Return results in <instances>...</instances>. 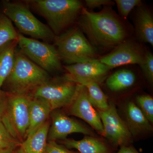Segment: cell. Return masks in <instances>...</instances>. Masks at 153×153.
I'll return each instance as SVG.
<instances>
[{"mask_svg":"<svg viewBox=\"0 0 153 153\" xmlns=\"http://www.w3.org/2000/svg\"><path fill=\"white\" fill-rule=\"evenodd\" d=\"M111 9L94 13L83 8L79 15L78 27L96 49H114L127 39V30Z\"/></svg>","mask_w":153,"mask_h":153,"instance_id":"6da1fadb","label":"cell"},{"mask_svg":"<svg viewBox=\"0 0 153 153\" xmlns=\"http://www.w3.org/2000/svg\"><path fill=\"white\" fill-rule=\"evenodd\" d=\"M44 17L55 36L73 24L79 16L82 5L77 0H27L25 1Z\"/></svg>","mask_w":153,"mask_h":153,"instance_id":"7a4b0ae2","label":"cell"},{"mask_svg":"<svg viewBox=\"0 0 153 153\" xmlns=\"http://www.w3.org/2000/svg\"><path fill=\"white\" fill-rule=\"evenodd\" d=\"M0 120L20 142L26 138L29 125L31 96L27 94H0Z\"/></svg>","mask_w":153,"mask_h":153,"instance_id":"3957f363","label":"cell"},{"mask_svg":"<svg viewBox=\"0 0 153 153\" xmlns=\"http://www.w3.org/2000/svg\"><path fill=\"white\" fill-rule=\"evenodd\" d=\"M53 41L60 60L68 65L97 59V49L78 26L55 36Z\"/></svg>","mask_w":153,"mask_h":153,"instance_id":"277c9868","label":"cell"},{"mask_svg":"<svg viewBox=\"0 0 153 153\" xmlns=\"http://www.w3.org/2000/svg\"><path fill=\"white\" fill-rule=\"evenodd\" d=\"M49 79L48 72L16 49L15 63L5 83L9 93L27 94Z\"/></svg>","mask_w":153,"mask_h":153,"instance_id":"5b68a950","label":"cell"},{"mask_svg":"<svg viewBox=\"0 0 153 153\" xmlns=\"http://www.w3.org/2000/svg\"><path fill=\"white\" fill-rule=\"evenodd\" d=\"M1 9L13 22L20 34L37 40L41 39L47 43L54 41L55 35L52 30L35 16L25 1H3Z\"/></svg>","mask_w":153,"mask_h":153,"instance_id":"8992f818","label":"cell"},{"mask_svg":"<svg viewBox=\"0 0 153 153\" xmlns=\"http://www.w3.org/2000/svg\"><path fill=\"white\" fill-rule=\"evenodd\" d=\"M17 42L20 51L47 72L59 71L62 68L61 60L54 45L27 38L20 33Z\"/></svg>","mask_w":153,"mask_h":153,"instance_id":"52a82bcc","label":"cell"},{"mask_svg":"<svg viewBox=\"0 0 153 153\" xmlns=\"http://www.w3.org/2000/svg\"><path fill=\"white\" fill-rule=\"evenodd\" d=\"M78 85L64 76L60 79H49L33 90L32 97L47 102L52 111L71 104L76 95Z\"/></svg>","mask_w":153,"mask_h":153,"instance_id":"ba28073f","label":"cell"},{"mask_svg":"<svg viewBox=\"0 0 153 153\" xmlns=\"http://www.w3.org/2000/svg\"><path fill=\"white\" fill-rule=\"evenodd\" d=\"M97 111L103 125L102 136L109 141L110 144L116 149L121 146L132 144L133 138L125 122L118 114L114 104L109 103L106 110Z\"/></svg>","mask_w":153,"mask_h":153,"instance_id":"9c48e42d","label":"cell"},{"mask_svg":"<svg viewBox=\"0 0 153 153\" xmlns=\"http://www.w3.org/2000/svg\"><path fill=\"white\" fill-rule=\"evenodd\" d=\"M66 79L82 85L90 82L101 83L106 80L110 69L99 60L64 66Z\"/></svg>","mask_w":153,"mask_h":153,"instance_id":"30bf717a","label":"cell"},{"mask_svg":"<svg viewBox=\"0 0 153 153\" xmlns=\"http://www.w3.org/2000/svg\"><path fill=\"white\" fill-rule=\"evenodd\" d=\"M145 54L137 43L126 39L99 60L111 69L127 64L140 65L144 60Z\"/></svg>","mask_w":153,"mask_h":153,"instance_id":"8fae6325","label":"cell"},{"mask_svg":"<svg viewBox=\"0 0 153 153\" xmlns=\"http://www.w3.org/2000/svg\"><path fill=\"white\" fill-rule=\"evenodd\" d=\"M69 106V114L81 119L99 134L103 135V127L101 119L89 101L85 86L79 84L76 95Z\"/></svg>","mask_w":153,"mask_h":153,"instance_id":"7c38bea8","label":"cell"},{"mask_svg":"<svg viewBox=\"0 0 153 153\" xmlns=\"http://www.w3.org/2000/svg\"><path fill=\"white\" fill-rule=\"evenodd\" d=\"M52 123L49 127L48 137L49 140H64L68 135L74 133L84 134L85 135L96 136L92 129L68 116L60 111L52 114Z\"/></svg>","mask_w":153,"mask_h":153,"instance_id":"4fadbf2b","label":"cell"},{"mask_svg":"<svg viewBox=\"0 0 153 153\" xmlns=\"http://www.w3.org/2000/svg\"><path fill=\"white\" fill-rule=\"evenodd\" d=\"M125 116V122L133 139L153 131L152 124L134 102L129 101L126 105Z\"/></svg>","mask_w":153,"mask_h":153,"instance_id":"5bb4252c","label":"cell"},{"mask_svg":"<svg viewBox=\"0 0 153 153\" xmlns=\"http://www.w3.org/2000/svg\"><path fill=\"white\" fill-rule=\"evenodd\" d=\"M62 143L68 149H76L79 153H114L117 149L97 137L86 135L82 139L62 140Z\"/></svg>","mask_w":153,"mask_h":153,"instance_id":"9a60e30c","label":"cell"},{"mask_svg":"<svg viewBox=\"0 0 153 153\" xmlns=\"http://www.w3.org/2000/svg\"><path fill=\"white\" fill-rule=\"evenodd\" d=\"M31 97L29 125L26 138L45 123L49 115L52 112L50 106L47 102L41 99L33 97L31 96Z\"/></svg>","mask_w":153,"mask_h":153,"instance_id":"2e32d148","label":"cell"},{"mask_svg":"<svg viewBox=\"0 0 153 153\" xmlns=\"http://www.w3.org/2000/svg\"><path fill=\"white\" fill-rule=\"evenodd\" d=\"M50 124L45 123L31 135L26 137L19 146L22 153H46Z\"/></svg>","mask_w":153,"mask_h":153,"instance_id":"e0dca14e","label":"cell"},{"mask_svg":"<svg viewBox=\"0 0 153 153\" xmlns=\"http://www.w3.org/2000/svg\"><path fill=\"white\" fill-rule=\"evenodd\" d=\"M135 20L138 38L144 43L153 46V18L152 13L145 7L140 6Z\"/></svg>","mask_w":153,"mask_h":153,"instance_id":"ac0fdd59","label":"cell"},{"mask_svg":"<svg viewBox=\"0 0 153 153\" xmlns=\"http://www.w3.org/2000/svg\"><path fill=\"white\" fill-rule=\"evenodd\" d=\"M17 46V40L9 42L0 48V94L4 82L13 67Z\"/></svg>","mask_w":153,"mask_h":153,"instance_id":"d6986e66","label":"cell"},{"mask_svg":"<svg viewBox=\"0 0 153 153\" xmlns=\"http://www.w3.org/2000/svg\"><path fill=\"white\" fill-rule=\"evenodd\" d=\"M136 81V76L131 70L121 69L108 76L107 87L113 92H120L130 88Z\"/></svg>","mask_w":153,"mask_h":153,"instance_id":"ffe728a7","label":"cell"},{"mask_svg":"<svg viewBox=\"0 0 153 153\" xmlns=\"http://www.w3.org/2000/svg\"><path fill=\"white\" fill-rule=\"evenodd\" d=\"M84 86L86 88L89 101L97 110L104 111L108 108L109 103L107 97L102 90L99 84L90 82Z\"/></svg>","mask_w":153,"mask_h":153,"instance_id":"44dd1931","label":"cell"},{"mask_svg":"<svg viewBox=\"0 0 153 153\" xmlns=\"http://www.w3.org/2000/svg\"><path fill=\"white\" fill-rule=\"evenodd\" d=\"M19 33L14 27L13 22L0 7V48L9 42L17 40Z\"/></svg>","mask_w":153,"mask_h":153,"instance_id":"7402d4cb","label":"cell"},{"mask_svg":"<svg viewBox=\"0 0 153 153\" xmlns=\"http://www.w3.org/2000/svg\"><path fill=\"white\" fill-rule=\"evenodd\" d=\"M21 143V142L10 133L0 120V152L16 149L20 146Z\"/></svg>","mask_w":153,"mask_h":153,"instance_id":"603a6c76","label":"cell"},{"mask_svg":"<svg viewBox=\"0 0 153 153\" xmlns=\"http://www.w3.org/2000/svg\"><path fill=\"white\" fill-rule=\"evenodd\" d=\"M135 103L151 124L153 123V98L149 94H141L136 98Z\"/></svg>","mask_w":153,"mask_h":153,"instance_id":"cb8c5ba5","label":"cell"},{"mask_svg":"<svg viewBox=\"0 0 153 153\" xmlns=\"http://www.w3.org/2000/svg\"><path fill=\"white\" fill-rule=\"evenodd\" d=\"M121 16L124 19H126L132 10L136 7L141 6L140 0H116Z\"/></svg>","mask_w":153,"mask_h":153,"instance_id":"d4e9b609","label":"cell"},{"mask_svg":"<svg viewBox=\"0 0 153 153\" xmlns=\"http://www.w3.org/2000/svg\"><path fill=\"white\" fill-rule=\"evenodd\" d=\"M146 79L151 85L153 83V55L150 51L145 52L142 63L140 65Z\"/></svg>","mask_w":153,"mask_h":153,"instance_id":"484cf974","label":"cell"},{"mask_svg":"<svg viewBox=\"0 0 153 153\" xmlns=\"http://www.w3.org/2000/svg\"><path fill=\"white\" fill-rule=\"evenodd\" d=\"M46 153H79L69 150L63 146L59 145L55 141H49L47 143Z\"/></svg>","mask_w":153,"mask_h":153,"instance_id":"4316f807","label":"cell"},{"mask_svg":"<svg viewBox=\"0 0 153 153\" xmlns=\"http://www.w3.org/2000/svg\"><path fill=\"white\" fill-rule=\"evenodd\" d=\"M85 5L88 8L95 9L102 6L113 5L114 3L110 0H85Z\"/></svg>","mask_w":153,"mask_h":153,"instance_id":"83f0119b","label":"cell"},{"mask_svg":"<svg viewBox=\"0 0 153 153\" xmlns=\"http://www.w3.org/2000/svg\"><path fill=\"white\" fill-rule=\"evenodd\" d=\"M120 147L119 150L114 153H140L132 144L129 146H123Z\"/></svg>","mask_w":153,"mask_h":153,"instance_id":"f1b7e54d","label":"cell"},{"mask_svg":"<svg viewBox=\"0 0 153 153\" xmlns=\"http://www.w3.org/2000/svg\"><path fill=\"white\" fill-rule=\"evenodd\" d=\"M0 153H22L21 152V150L19 149V147L16 149L14 150H4L1 151Z\"/></svg>","mask_w":153,"mask_h":153,"instance_id":"f546056e","label":"cell"}]
</instances>
